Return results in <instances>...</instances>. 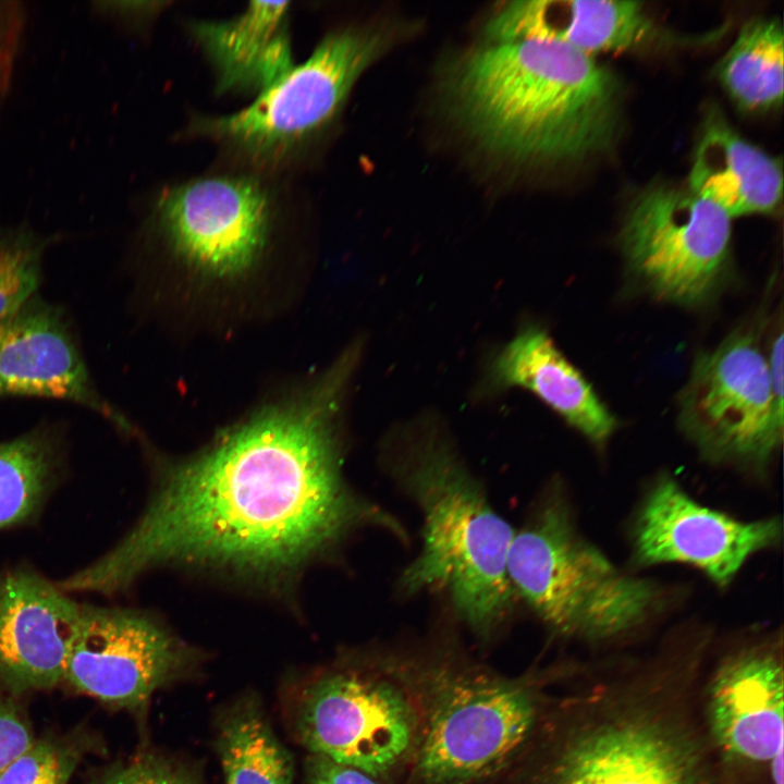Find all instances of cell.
Wrapping results in <instances>:
<instances>
[{
	"instance_id": "cell-1",
	"label": "cell",
	"mask_w": 784,
	"mask_h": 784,
	"mask_svg": "<svg viewBox=\"0 0 784 784\" xmlns=\"http://www.w3.org/2000/svg\"><path fill=\"white\" fill-rule=\"evenodd\" d=\"M360 357L356 343L303 392L175 467L123 540L62 587L114 593L174 562L277 573L362 528L405 539L402 524L343 476L342 414Z\"/></svg>"
},
{
	"instance_id": "cell-2",
	"label": "cell",
	"mask_w": 784,
	"mask_h": 784,
	"mask_svg": "<svg viewBox=\"0 0 784 784\" xmlns=\"http://www.w3.org/2000/svg\"><path fill=\"white\" fill-rule=\"evenodd\" d=\"M565 681L480 784H733L702 723L697 661Z\"/></svg>"
},
{
	"instance_id": "cell-3",
	"label": "cell",
	"mask_w": 784,
	"mask_h": 784,
	"mask_svg": "<svg viewBox=\"0 0 784 784\" xmlns=\"http://www.w3.org/2000/svg\"><path fill=\"white\" fill-rule=\"evenodd\" d=\"M379 453L421 520V546L401 572L399 591L442 596L463 627L489 646L517 603L506 567L515 528L497 512L434 413L392 427Z\"/></svg>"
},
{
	"instance_id": "cell-4",
	"label": "cell",
	"mask_w": 784,
	"mask_h": 784,
	"mask_svg": "<svg viewBox=\"0 0 784 784\" xmlns=\"http://www.w3.org/2000/svg\"><path fill=\"white\" fill-rule=\"evenodd\" d=\"M448 89L469 136L517 162L585 160L618 136V78L593 56L560 42H490L462 62Z\"/></svg>"
},
{
	"instance_id": "cell-5",
	"label": "cell",
	"mask_w": 784,
	"mask_h": 784,
	"mask_svg": "<svg viewBox=\"0 0 784 784\" xmlns=\"http://www.w3.org/2000/svg\"><path fill=\"white\" fill-rule=\"evenodd\" d=\"M407 650L421 728L406 784H480L524 742L552 690L573 673L554 663L505 674L453 636Z\"/></svg>"
},
{
	"instance_id": "cell-6",
	"label": "cell",
	"mask_w": 784,
	"mask_h": 784,
	"mask_svg": "<svg viewBox=\"0 0 784 784\" xmlns=\"http://www.w3.org/2000/svg\"><path fill=\"white\" fill-rule=\"evenodd\" d=\"M290 714L310 754L383 784H406L421 728L407 646L370 645L341 654L305 681Z\"/></svg>"
},
{
	"instance_id": "cell-7",
	"label": "cell",
	"mask_w": 784,
	"mask_h": 784,
	"mask_svg": "<svg viewBox=\"0 0 784 784\" xmlns=\"http://www.w3.org/2000/svg\"><path fill=\"white\" fill-rule=\"evenodd\" d=\"M507 576L522 601L559 637L602 642L642 625L653 586L623 573L575 528L559 494L544 497L515 528Z\"/></svg>"
},
{
	"instance_id": "cell-8",
	"label": "cell",
	"mask_w": 784,
	"mask_h": 784,
	"mask_svg": "<svg viewBox=\"0 0 784 784\" xmlns=\"http://www.w3.org/2000/svg\"><path fill=\"white\" fill-rule=\"evenodd\" d=\"M383 28L327 35L302 64L232 114L200 117L193 131L256 161H278L322 130L355 82L391 45Z\"/></svg>"
},
{
	"instance_id": "cell-9",
	"label": "cell",
	"mask_w": 784,
	"mask_h": 784,
	"mask_svg": "<svg viewBox=\"0 0 784 784\" xmlns=\"http://www.w3.org/2000/svg\"><path fill=\"white\" fill-rule=\"evenodd\" d=\"M731 221L691 189L651 185L633 200L623 223L627 267L661 301L705 305L730 272Z\"/></svg>"
},
{
	"instance_id": "cell-10",
	"label": "cell",
	"mask_w": 784,
	"mask_h": 784,
	"mask_svg": "<svg viewBox=\"0 0 784 784\" xmlns=\"http://www.w3.org/2000/svg\"><path fill=\"white\" fill-rule=\"evenodd\" d=\"M682 430L714 462L764 466L783 439L765 354L752 330L700 353L678 399Z\"/></svg>"
},
{
	"instance_id": "cell-11",
	"label": "cell",
	"mask_w": 784,
	"mask_h": 784,
	"mask_svg": "<svg viewBox=\"0 0 784 784\" xmlns=\"http://www.w3.org/2000/svg\"><path fill=\"white\" fill-rule=\"evenodd\" d=\"M157 223L174 255L211 279L246 274L267 247L272 223L268 191L248 176L193 180L163 193Z\"/></svg>"
},
{
	"instance_id": "cell-12",
	"label": "cell",
	"mask_w": 784,
	"mask_h": 784,
	"mask_svg": "<svg viewBox=\"0 0 784 784\" xmlns=\"http://www.w3.org/2000/svg\"><path fill=\"white\" fill-rule=\"evenodd\" d=\"M191 662L188 649L148 616L82 604L63 679L102 702L139 709Z\"/></svg>"
},
{
	"instance_id": "cell-13",
	"label": "cell",
	"mask_w": 784,
	"mask_h": 784,
	"mask_svg": "<svg viewBox=\"0 0 784 784\" xmlns=\"http://www.w3.org/2000/svg\"><path fill=\"white\" fill-rule=\"evenodd\" d=\"M783 657L775 642L727 653L702 682V723L732 775L740 769L770 774L783 752Z\"/></svg>"
},
{
	"instance_id": "cell-14",
	"label": "cell",
	"mask_w": 784,
	"mask_h": 784,
	"mask_svg": "<svg viewBox=\"0 0 784 784\" xmlns=\"http://www.w3.org/2000/svg\"><path fill=\"white\" fill-rule=\"evenodd\" d=\"M633 534L641 565L686 564L723 587L751 555L781 540L782 524L775 517L738 520L700 504L673 478L662 477L646 495Z\"/></svg>"
},
{
	"instance_id": "cell-15",
	"label": "cell",
	"mask_w": 784,
	"mask_h": 784,
	"mask_svg": "<svg viewBox=\"0 0 784 784\" xmlns=\"http://www.w3.org/2000/svg\"><path fill=\"white\" fill-rule=\"evenodd\" d=\"M0 396L70 401L125 426L97 392L61 309L39 297L0 319Z\"/></svg>"
},
{
	"instance_id": "cell-16",
	"label": "cell",
	"mask_w": 784,
	"mask_h": 784,
	"mask_svg": "<svg viewBox=\"0 0 784 784\" xmlns=\"http://www.w3.org/2000/svg\"><path fill=\"white\" fill-rule=\"evenodd\" d=\"M81 604L27 569L0 575V685L19 694L51 688L64 663Z\"/></svg>"
},
{
	"instance_id": "cell-17",
	"label": "cell",
	"mask_w": 784,
	"mask_h": 784,
	"mask_svg": "<svg viewBox=\"0 0 784 784\" xmlns=\"http://www.w3.org/2000/svg\"><path fill=\"white\" fill-rule=\"evenodd\" d=\"M513 388L536 395L593 444L603 445L616 428L591 384L537 323H525L497 350L478 393L489 396Z\"/></svg>"
},
{
	"instance_id": "cell-18",
	"label": "cell",
	"mask_w": 784,
	"mask_h": 784,
	"mask_svg": "<svg viewBox=\"0 0 784 784\" xmlns=\"http://www.w3.org/2000/svg\"><path fill=\"white\" fill-rule=\"evenodd\" d=\"M642 2L627 0H525L500 9L486 25L490 42L541 39L593 56L658 39Z\"/></svg>"
},
{
	"instance_id": "cell-19",
	"label": "cell",
	"mask_w": 784,
	"mask_h": 784,
	"mask_svg": "<svg viewBox=\"0 0 784 784\" xmlns=\"http://www.w3.org/2000/svg\"><path fill=\"white\" fill-rule=\"evenodd\" d=\"M289 2L253 1L226 21H199L192 33L210 61L220 93L259 94L294 65L287 36Z\"/></svg>"
},
{
	"instance_id": "cell-20",
	"label": "cell",
	"mask_w": 784,
	"mask_h": 784,
	"mask_svg": "<svg viewBox=\"0 0 784 784\" xmlns=\"http://www.w3.org/2000/svg\"><path fill=\"white\" fill-rule=\"evenodd\" d=\"M689 189L716 204L732 219L770 213L782 200V164L712 111L694 156Z\"/></svg>"
},
{
	"instance_id": "cell-21",
	"label": "cell",
	"mask_w": 784,
	"mask_h": 784,
	"mask_svg": "<svg viewBox=\"0 0 784 784\" xmlns=\"http://www.w3.org/2000/svg\"><path fill=\"white\" fill-rule=\"evenodd\" d=\"M217 740L224 784H293V758L256 697L241 698L226 710Z\"/></svg>"
},
{
	"instance_id": "cell-22",
	"label": "cell",
	"mask_w": 784,
	"mask_h": 784,
	"mask_svg": "<svg viewBox=\"0 0 784 784\" xmlns=\"http://www.w3.org/2000/svg\"><path fill=\"white\" fill-rule=\"evenodd\" d=\"M784 35L776 19L746 23L718 65V78L745 111L780 107L784 89Z\"/></svg>"
},
{
	"instance_id": "cell-23",
	"label": "cell",
	"mask_w": 784,
	"mask_h": 784,
	"mask_svg": "<svg viewBox=\"0 0 784 784\" xmlns=\"http://www.w3.org/2000/svg\"><path fill=\"white\" fill-rule=\"evenodd\" d=\"M61 466V441L51 427L0 442V529L39 514Z\"/></svg>"
},
{
	"instance_id": "cell-24",
	"label": "cell",
	"mask_w": 784,
	"mask_h": 784,
	"mask_svg": "<svg viewBox=\"0 0 784 784\" xmlns=\"http://www.w3.org/2000/svg\"><path fill=\"white\" fill-rule=\"evenodd\" d=\"M44 250V241L26 231H0V319L34 296Z\"/></svg>"
},
{
	"instance_id": "cell-25",
	"label": "cell",
	"mask_w": 784,
	"mask_h": 784,
	"mask_svg": "<svg viewBox=\"0 0 784 784\" xmlns=\"http://www.w3.org/2000/svg\"><path fill=\"white\" fill-rule=\"evenodd\" d=\"M77 761L76 748L69 744L34 740L0 773V784H68Z\"/></svg>"
},
{
	"instance_id": "cell-26",
	"label": "cell",
	"mask_w": 784,
	"mask_h": 784,
	"mask_svg": "<svg viewBox=\"0 0 784 784\" xmlns=\"http://www.w3.org/2000/svg\"><path fill=\"white\" fill-rule=\"evenodd\" d=\"M91 784H198L189 773L174 763L152 755H143L114 764L101 772Z\"/></svg>"
},
{
	"instance_id": "cell-27",
	"label": "cell",
	"mask_w": 784,
	"mask_h": 784,
	"mask_svg": "<svg viewBox=\"0 0 784 784\" xmlns=\"http://www.w3.org/2000/svg\"><path fill=\"white\" fill-rule=\"evenodd\" d=\"M13 696L0 685V773L35 740Z\"/></svg>"
},
{
	"instance_id": "cell-28",
	"label": "cell",
	"mask_w": 784,
	"mask_h": 784,
	"mask_svg": "<svg viewBox=\"0 0 784 784\" xmlns=\"http://www.w3.org/2000/svg\"><path fill=\"white\" fill-rule=\"evenodd\" d=\"M307 784H383L354 768L310 754L306 760Z\"/></svg>"
},
{
	"instance_id": "cell-29",
	"label": "cell",
	"mask_w": 784,
	"mask_h": 784,
	"mask_svg": "<svg viewBox=\"0 0 784 784\" xmlns=\"http://www.w3.org/2000/svg\"><path fill=\"white\" fill-rule=\"evenodd\" d=\"M14 13L16 9L0 8V89L7 81L16 44L19 20Z\"/></svg>"
},
{
	"instance_id": "cell-30",
	"label": "cell",
	"mask_w": 784,
	"mask_h": 784,
	"mask_svg": "<svg viewBox=\"0 0 784 784\" xmlns=\"http://www.w3.org/2000/svg\"><path fill=\"white\" fill-rule=\"evenodd\" d=\"M783 342V331L782 327H780L779 332L774 334L770 343L768 354H765L773 396L782 408L784 391Z\"/></svg>"
}]
</instances>
